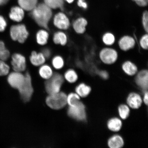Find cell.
Segmentation results:
<instances>
[{"instance_id":"cell-9","label":"cell","mask_w":148,"mask_h":148,"mask_svg":"<svg viewBox=\"0 0 148 148\" xmlns=\"http://www.w3.org/2000/svg\"><path fill=\"white\" fill-rule=\"evenodd\" d=\"M11 64L14 71L22 73L26 69V60L21 53H14L12 56Z\"/></svg>"},{"instance_id":"cell-40","label":"cell","mask_w":148,"mask_h":148,"mask_svg":"<svg viewBox=\"0 0 148 148\" xmlns=\"http://www.w3.org/2000/svg\"><path fill=\"white\" fill-rule=\"evenodd\" d=\"M6 48L4 42L2 40H0V53Z\"/></svg>"},{"instance_id":"cell-17","label":"cell","mask_w":148,"mask_h":148,"mask_svg":"<svg viewBox=\"0 0 148 148\" xmlns=\"http://www.w3.org/2000/svg\"><path fill=\"white\" fill-rule=\"evenodd\" d=\"M122 69L127 75L130 76L134 75L137 73V66L134 62L130 61H125L122 64Z\"/></svg>"},{"instance_id":"cell-7","label":"cell","mask_w":148,"mask_h":148,"mask_svg":"<svg viewBox=\"0 0 148 148\" xmlns=\"http://www.w3.org/2000/svg\"><path fill=\"white\" fill-rule=\"evenodd\" d=\"M67 114L70 117L78 121H84L86 119L84 105L80 101L75 106H69Z\"/></svg>"},{"instance_id":"cell-13","label":"cell","mask_w":148,"mask_h":148,"mask_svg":"<svg viewBox=\"0 0 148 148\" xmlns=\"http://www.w3.org/2000/svg\"><path fill=\"white\" fill-rule=\"evenodd\" d=\"M136 83L144 91L147 90L148 87V71L143 70L138 72L136 77Z\"/></svg>"},{"instance_id":"cell-11","label":"cell","mask_w":148,"mask_h":148,"mask_svg":"<svg viewBox=\"0 0 148 148\" xmlns=\"http://www.w3.org/2000/svg\"><path fill=\"white\" fill-rule=\"evenodd\" d=\"M118 44L121 50L127 51L134 47L136 44V41L132 36H125L120 39Z\"/></svg>"},{"instance_id":"cell-37","label":"cell","mask_w":148,"mask_h":148,"mask_svg":"<svg viewBox=\"0 0 148 148\" xmlns=\"http://www.w3.org/2000/svg\"><path fill=\"white\" fill-rule=\"evenodd\" d=\"M97 73L103 79H106L109 77L108 73L105 70H99L97 71Z\"/></svg>"},{"instance_id":"cell-27","label":"cell","mask_w":148,"mask_h":148,"mask_svg":"<svg viewBox=\"0 0 148 148\" xmlns=\"http://www.w3.org/2000/svg\"><path fill=\"white\" fill-rule=\"evenodd\" d=\"M102 40L103 44L108 46L112 45L116 41L115 36L113 34L110 32L104 33L103 36Z\"/></svg>"},{"instance_id":"cell-15","label":"cell","mask_w":148,"mask_h":148,"mask_svg":"<svg viewBox=\"0 0 148 148\" xmlns=\"http://www.w3.org/2000/svg\"><path fill=\"white\" fill-rule=\"evenodd\" d=\"M46 59L42 52L33 51L29 57V60L33 66H40L45 64Z\"/></svg>"},{"instance_id":"cell-43","label":"cell","mask_w":148,"mask_h":148,"mask_svg":"<svg viewBox=\"0 0 148 148\" xmlns=\"http://www.w3.org/2000/svg\"><path fill=\"white\" fill-rule=\"evenodd\" d=\"M64 1H65L68 3H71L73 2L75 0H64Z\"/></svg>"},{"instance_id":"cell-21","label":"cell","mask_w":148,"mask_h":148,"mask_svg":"<svg viewBox=\"0 0 148 148\" xmlns=\"http://www.w3.org/2000/svg\"><path fill=\"white\" fill-rule=\"evenodd\" d=\"M38 73L40 77L46 80L51 78L53 73L51 66L49 65L44 64L40 66Z\"/></svg>"},{"instance_id":"cell-2","label":"cell","mask_w":148,"mask_h":148,"mask_svg":"<svg viewBox=\"0 0 148 148\" xmlns=\"http://www.w3.org/2000/svg\"><path fill=\"white\" fill-rule=\"evenodd\" d=\"M46 104L54 110H60L67 104V95L62 92L49 95L46 99Z\"/></svg>"},{"instance_id":"cell-18","label":"cell","mask_w":148,"mask_h":148,"mask_svg":"<svg viewBox=\"0 0 148 148\" xmlns=\"http://www.w3.org/2000/svg\"><path fill=\"white\" fill-rule=\"evenodd\" d=\"M49 38V33L47 29L44 28L38 31L36 35L37 43L41 46L45 45L47 44Z\"/></svg>"},{"instance_id":"cell-38","label":"cell","mask_w":148,"mask_h":148,"mask_svg":"<svg viewBox=\"0 0 148 148\" xmlns=\"http://www.w3.org/2000/svg\"><path fill=\"white\" fill-rule=\"evenodd\" d=\"M46 59H49L51 55V51L48 48H45L42 50V52Z\"/></svg>"},{"instance_id":"cell-4","label":"cell","mask_w":148,"mask_h":148,"mask_svg":"<svg viewBox=\"0 0 148 148\" xmlns=\"http://www.w3.org/2000/svg\"><path fill=\"white\" fill-rule=\"evenodd\" d=\"M10 35L13 40L23 44L27 39L29 36V32L25 25L18 24L11 27Z\"/></svg>"},{"instance_id":"cell-34","label":"cell","mask_w":148,"mask_h":148,"mask_svg":"<svg viewBox=\"0 0 148 148\" xmlns=\"http://www.w3.org/2000/svg\"><path fill=\"white\" fill-rule=\"evenodd\" d=\"M10 52L6 48L0 53V60L6 61L10 57Z\"/></svg>"},{"instance_id":"cell-36","label":"cell","mask_w":148,"mask_h":148,"mask_svg":"<svg viewBox=\"0 0 148 148\" xmlns=\"http://www.w3.org/2000/svg\"><path fill=\"white\" fill-rule=\"evenodd\" d=\"M139 6L145 7L148 4V0H132Z\"/></svg>"},{"instance_id":"cell-6","label":"cell","mask_w":148,"mask_h":148,"mask_svg":"<svg viewBox=\"0 0 148 148\" xmlns=\"http://www.w3.org/2000/svg\"><path fill=\"white\" fill-rule=\"evenodd\" d=\"M118 57L117 51L112 48L105 47L99 52L100 60L103 63L106 64L111 65L115 63Z\"/></svg>"},{"instance_id":"cell-39","label":"cell","mask_w":148,"mask_h":148,"mask_svg":"<svg viewBox=\"0 0 148 148\" xmlns=\"http://www.w3.org/2000/svg\"><path fill=\"white\" fill-rule=\"evenodd\" d=\"M77 5L78 6L84 9H86L88 8V4L85 0H78L77 1Z\"/></svg>"},{"instance_id":"cell-25","label":"cell","mask_w":148,"mask_h":148,"mask_svg":"<svg viewBox=\"0 0 148 148\" xmlns=\"http://www.w3.org/2000/svg\"><path fill=\"white\" fill-rule=\"evenodd\" d=\"M122 125L121 120L118 118H112L107 123V126L111 131L117 132L121 129Z\"/></svg>"},{"instance_id":"cell-26","label":"cell","mask_w":148,"mask_h":148,"mask_svg":"<svg viewBox=\"0 0 148 148\" xmlns=\"http://www.w3.org/2000/svg\"><path fill=\"white\" fill-rule=\"evenodd\" d=\"M64 78L70 83H74L76 82L78 79V75L73 69H68L64 74Z\"/></svg>"},{"instance_id":"cell-41","label":"cell","mask_w":148,"mask_h":148,"mask_svg":"<svg viewBox=\"0 0 148 148\" xmlns=\"http://www.w3.org/2000/svg\"><path fill=\"white\" fill-rule=\"evenodd\" d=\"M148 92L147 91H146L145 94H144L143 98V101L144 103L146 105H148Z\"/></svg>"},{"instance_id":"cell-28","label":"cell","mask_w":148,"mask_h":148,"mask_svg":"<svg viewBox=\"0 0 148 148\" xmlns=\"http://www.w3.org/2000/svg\"><path fill=\"white\" fill-rule=\"evenodd\" d=\"M52 64L55 69L60 70L63 68L64 62L63 58L60 55L53 57L51 62Z\"/></svg>"},{"instance_id":"cell-35","label":"cell","mask_w":148,"mask_h":148,"mask_svg":"<svg viewBox=\"0 0 148 148\" xmlns=\"http://www.w3.org/2000/svg\"><path fill=\"white\" fill-rule=\"evenodd\" d=\"M7 25L6 20L2 16L0 15V32H3L7 27Z\"/></svg>"},{"instance_id":"cell-19","label":"cell","mask_w":148,"mask_h":148,"mask_svg":"<svg viewBox=\"0 0 148 148\" xmlns=\"http://www.w3.org/2000/svg\"><path fill=\"white\" fill-rule=\"evenodd\" d=\"M53 41L57 45H65L68 42L67 35L62 30L57 31L53 34Z\"/></svg>"},{"instance_id":"cell-8","label":"cell","mask_w":148,"mask_h":148,"mask_svg":"<svg viewBox=\"0 0 148 148\" xmlns=\"http://www.w3.org/2000/svg\"><path fill=\"white\" fill-rule=\"evenodd\" d=\"M52 18L53 25L62 31L69 29L70 26V20L64 12H57Z\"/></svg>"},{"instance_id":"cell-33","label":"cell","mask_w":148,"mask_h":148,"mask_svg":"<svg viewBox=\"0 0 148 148\" xmlns=\"http://www.w3.org/2000/svg\"><path fill=\"white\" fill-rule=\"evenodd\" d=\"M142 25L144 30L147 33L148 32V12L147 10L144 11L142 17Z\"/></svg>"},{"instance_id":"cell-3","label":"cell","mask_w":148,"mask_h":148,"mask_svg":"<svg viewBox=\"0 0 148 148\" xmlns=\"http://www.w3.org/2000/svg\"><path fill=\"white\" fill-rule=\"evenodd\" d=\"M64 81V77L61 74L53 73L51 78L46 80L45 87L46 92L50 95L60 92Z\"/></svg>"},{"instance_id":"cell-29","label":"cell","mask_w":148,"mask_h":148,"mask_svg":"<svg viewBox=\"0 0 148 148\" xmlns=\"http://www.w3.org/2000/svg\"><path fill=\"white\" fill-rule=\"evenodd\" d=\"M80 97L76 93H70L67 95V104L69 106H73L76 105L79 101Z\"/></svg>"},{"instance_id":"cell-5","label":"cell","mask_w":148,"mask_h":148,"mask_svg":"<svg viewBox=\"0 0 148 148\" xmlns=\"http://www.w3.org/2000/svg\"><path fill=\"white\" fill-rule=\"evenodd\" d=\"M25 83L18 91L19 92L21 99L24 102L27 103L29 101L32 97L34 90L32 84V78L29 72L25 74Z\"/></svg>"},{"instance_id":"cell-23","label":"cell","mask_w":148,"mask_h":148,"mask_svg":"<svg viewBox=\"0 0 148 148\" xmlns=\"http://www.w3.org/2000/svg\"><path fill=\"white\" fill-rule=\"evenodd\" d=\"M91 91V88L84 83L79 84L75 88V92L79 97H85L88 95Z\"/></svg>"},{"instance_id":"cell-32","label":"cell","mask_w":148,"mask_h":148,"mask_svg":"<svg viewBox=\"0 0 148 148\" xmlns=\"http://www.w3.org/2000/svg\"><path fill=\"white\" fill-rule=\"evenodd\" d=\"M140 45L142 49L147 50L148 47V36L147 33L143 35L140 38Z\"/></svg>"},{"instance_id":"cell-30","label":"cell","mask_w":148,"mask_h":148,"mask_svg":"<svg viewBox=\"0 0 148 148\" xmlns=\"http://www.w3.org/2000/svg\"><path fill=\"white\" fill-rule=\"evenodd\" d=\"M118 112L120 117L122 119H126L129 115L130 109L126 105H121L118 108Z\"/></svg>"},{"instance_id":"cell-22","label":"cell","mask_w":148,"mask_h":148,"mask_svg":"<svg viewBox=\"0 0 148 148\" xmlns=\"http://www.w3.org/2000/svg\"><path fill=\"white\" fill-rule=\"evenodd\" d=\"M108 144L110 148H120L123 146L124 141L121 136L114 135L109 139Z\"/></svg>"},{"instance_id":"cell-12","label":"cell","mask_w":148,"mask_h":148,"mask_svg":"<svg viewBox=\"0 0 148 148\" xmlns=\"http://www.w3.org/2000/svg\"><path fill=\"white\" fill-rule=\"evenodd\" d=\"M25 16V10L19 6L12 7L9 14L10 19L16 23H20L23 21Z\"/></svg>"},{"instance_id":"cell-1","label":"cell","mask_w":148,"mask_h":148,"mask_svg":"<svg viewBox=\"0 0 148 148\" xmlns=\"http://www.w3.org/2000/svg\"><path fill=\"white\" fill-rule=\"evenodd\" d=\"M31 16L36 23L42 28L48 29L53 16L52 9L44 3H39L31 11Z\"/></svg>"},{"instance_id":"cell-42","label":"cell","mask_w":148,"mask_h":148,"mask_svg":"<svg viewBox=\"0 0 148 148\" xmlns=\"http://www.w3.org/2000/svg\"><path fill=\"white\" fill-rule=\"evenodd\" d=\"M9 0H0V6L6 4Z\"/></svg>"},{"instance_id":"cell-24","label":"cell","mask_w":148,"mask_h":148,"mask_svg":"<svg viewBox=\"0 0 148 148\" xmlns=\"http://www.w3.org/2000/svg\"><path fill=\"white\" fill-rule=\"evenodd\" d=\"M44 3L51 9H64V0H44Z\"/></svg>"},{"instance_id":"cell-20","label":"cell","mask_w":148,"mask_h":148,"mask_svg":"<svg viewBox=\"0 0 148 148\" xmlns=\"http://www.w3.org/2000/svg\"><path fill=\"white\" fill-rule=\"evenodd\" d=\"M18 3L24 10L31 12L38 4V0H18Z\"/></svg>"},{"instance_id":"cell-16","label":"cell","mask_w":148,"mask_h":148,"mask_svg":"<svg viewBox=\"0 0 148 148\" xmlns=\"http://www.w3.org/2000/svg\"><path fill=\"white\" fill-rule=\"evenodd\" d=\"M127 103L131 108L138 109L142 104V98L139 94L133 92L130 94L127 97Z\"/></svg>"},{"instance_id":"cell-14","label":"cell","mask_w":148,"mask_h":148,"mask_svg":"<svg viewBox=\"0 0 148 148\" xmlns=\"http://www.w3.org/2000/svg\"><path fill=\"white\" fill-rule=\"evenodd\" d=\"M88 25V21L84 18L79 17L74 21L73 23V27L76 33L79 34H83L86 29Z\"/></svg>"},{"instance_id":"cell-10","label":"cell","mask_w":148,"mask_h":148,"mask_svg":"<svg viewBox=\"0 0 148 148\" xmlns=\"http://www.w3.org/2000/svg\"><path fill=\"white\" fill-rule=\"evenodd\" d=\"M25 80V75L21 72L14 71L9 73L7 77V81L10 86L18 90L23 86Z\"/></svg>"},{"instance_id":"cell-31","label":"cell","mask_w":148,"mask_h":148,"mask_svg":"<svg viewBox=\"0 0 148 148\" xmlns=\"http://www.w3.org/2000/svg\"><path fill=\"white\" fill-rule=\"evenodd\" d=\"M10 70V66L5 62L0 60V76L8 75Z\"/></svg>"}]
</instances>
